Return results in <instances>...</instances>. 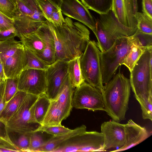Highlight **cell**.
Returning a JSON list of instances; mask_svg holds the SVG:
<instances>
[{"mask_svg": "<svg viewBox=\"0 0 152 152\" xmlns=\"http://www.w3.org/2000/svg\"><path fill=\"white\" fill-rule=\"evenodd\" d=\"M48 22L54 37L56 61H69L80 56L90 40V32L87 28L67 17L60 26H54Z\"/></svg>", "mask_w": 152, "mask_h": 152, "instance_id": "cell-1", "label": "cell"}, {"mask_svg": "<svg viewBox=\"0 0 152 152\" xmlns=\"http://www.w3.org/2000/svg\"><path fill=\"white\" fill-rule=\"evenodd\" d=\"M131 88L129 80L120 71L104 86V111L113 120L119 122L125 119Z\"/></svg>", "mask_w": 152, "mask_h": 152, "instance_id": "cell-2", "label": "cell"}, {"mask_svg": "<svg viewBox=\"0 0 152 152\" xmlns=\"http://www.w3.org/2000/svg\"><path fill=\"white\" fill-rule=\"evenodd\" d=\"M152 47L144 52L130 72L129 81L135 96H152Z\"/></svg>", "mask_w": 152, "mask_h": 152, "instance_id": "cell-3", "label": "cell"}, {"mask_svg": "<svg viewBox=\"0 0 152 152\" xmlns=\"http://www.w3.org/2000/svg\"><path fill=\"white\" fill-rule=\"evenodd\" d=\"M132 43L129 37L118 38L106 51L100 52L101 67L103 84H107L114 76L118 68L129 52Z\"/></svg>", "mask_w": 152, "mask_h": 152, "instance_id": "cell-4", "label": "cell"}, {"mask_svg": "<svg viewBox=\"0 0 152 152\" xmlns=\"http://www.w3.org/2000/svg\"><path fill=\"white\" fill-rule=\"evenodd\" d=\"M95 20L96 30L94 33L97 38V45L101 52L111 47L118 38L132 36L118 22L111 10L106 14L99 15Z\"/></svg>", "mask_w": 152, "mask_h": 152, "instance_id": "cell-5", "label": "cell"}, {"mask_svg": "<svg viewBox=\"0 0 152 152\" xmlns=\"http://www.w3.org/2000/svg\"><path fill=\"white\" fill-rule=\"evenodd\" d=\"M38 96L27 94L17 111L6 123L9 133L34 132L41 126L34 117L35 104Z\"/></svg>", "mask_w": 152, "mask_h": 152, "instance_id": "cell-6", "label": "cell"}, {"mask_svg": "<svg viewBox=\"0 0 152 152\" xmlns=\"http://www.w3.org/2000/svg\"><path fill=\"white\" fill-rule=\"evenodd\" d=\"M100 51L94 40L88 42L80 58V66L85 82L98 89L102 93V83Z\"/></svg>", "mask_w": 152, "mask_h": 152, "instance_id": "cell-7", "label": "cell"}, {"mask_svg": "<svg viewBox=\"0 0 152 152\" xmlns=\"http://www.w3.org/2000/svg\"><path fill=\"white\" fill-rule=\"evenodd\" d=\"M104 142L102 133L86 131L63 143L53 152L104 151Z\"/></svg>", "mask_w": 152, "mask_h": 152, "instance_id": "cell-8", "label": "cell"}, {"mask_svg": "<svg viewBox=\"0 0 152 152\" xmlns=\"http://www.w3.org/2000/svg\"><path fill=\"white\" fill-rule=\"evenodd\" d=\"M75 89L72 96V107L93 111H104L102 93L98 89L86 82Z\"/></svg>", "mask_w": 152, "mask_h": 152, "instance_id": "cell-9", "label": "cell"}, {"mask_svg": "<svg viewBox=\"0 0 152 152\" xmlns=\"http://www.w3.org/2000/svg\"><path fill=\"white\" fill-rule=\"evenodd\" d=\"M138 9L137 0H113L111 10L115 17L132 35L137 29L135 15Z\"/></svg>", "mask_w": 152, "mask_h": 152, "instance_id": "cell-10", "label": "cell"}, {"mask_svg": "<svg viewBox=\"0 0 152 152\" xmlns=\"http://www.w3.org/2000/svg\"><path fill=\"white\" fill-rule=\"evenodd\" d=\"M45 70L28 69L23 70L18 78V90L39 96L45 93Z\"/></svg>", "mask_w": 152, "mask_h": 152, "instance_id": "cell-11", "label": "cell"}, {"mask_svg": "<svg viewBox=\"0 0 152 152\" xmlns=\"http://www.w3.org/2000/svg\"><path fill=\"white\" fill-rule=\"evenodd\" d=\"M68 62L57 60L45 70V94L50 100L57 97L68 74Z\"/></svg>", "mask_w": 152, "mask_h": 152, "instance_id": "cell-12", "label": "cell"}, {"mask_svg": "<svg viewBox=\"0 0 152 152\" xmlns=\"http://www.w3.org/2000/svg\"><path fill=\"white\" fill-rule=\"evenodd\" d=\"M60 8L64 15L78 21L88 27L93 33L95 32V19L88 9L79 0H61Z\"/></svg>", "mask_w": 152, "mask_h": 152, "instance_id": "cell-13", "label": "cell"}, {"mask_svg": "<svg viewBox=\"0 0 152 152\" xmlns=\"http://www.w3.org/2000/svg\"><path fill=\"white\" fill-rule=\"evenodd\" d=\"M101 133L104 137V148H120L125 142V124L112 120L103 122L101 126Z\"/></svg>", "mask_w": 152, "mask_h": 152, "instance_id": "cell-14", "label": "cell"}, {"mask_svg": "<svg viewBox=\"0 0 152 152\" xmlns=\"http://www.w3.org/2000/svg\"><path fill=\"white\" fill-rule=\"evenodd\" d=\"M125 142L124 145L111 152H119L131 148L148 138L150 133L146 129L129 119L125 124Z\"/></svg>", "mask_w": 152, "mask_h": 152, "instance_id": "cell-15", "label": "cell"}, {"mask_svg": "<svg viewBox=\"0 0 152 152\" xmlns=\"http://www.w3.org/2000/svg\"><path fill=\"white\" fill-rule=\"evenodd\" d=\"M43 39L45 42L44 50L39 57L50 65L56 61V50L54 37L47 21L35 32Z\"/></svg>", "mask_w": 152, "mask_h": 152, "instance_id": "cell-16", "label": "cell"}, {"mask_svg": "<svg viewBox=\"0 0 152 152\" xmlns=\"http://www.w3.org/2000/svg\"><path fill=\"white\" fill-rule=\"evenodd\" d=\"M75 88L71 84L68 74L58 95L53 99L62 109L65 119L69 116L73 108L72 99Z\"/></svg>", "mask_w": 152, "mask_h": 152, "instance_id": "cell-17", "label": "cell"}, {"mask_svg": "<svg viewBox=\"0 0 152 152\" xmlns=\"http://www.w3.org/2000/svg\"><path fill=\"white\" fill-rule=\"evenodd\" d=\"M24 56V46L3 62L4 73L7 78H18L23 69Z\"/></svg>", "mask_w": 152, "mask_h": 152, "instance_id": "cell-18", "label": "cell"}, {"mask_svg": "<svg viewBox=\"0 0 152 152\" xmlns=\"http://www.w3.org/2000/svg\"><path fill=\"white\" fill-rule=\"evenodd\" d=\"M86 131V127L83 125L71 131L56 136H52L45 141L37 152H53L61 144L69 139Z\"/></svg>", "mask_w": 152, "mask_h": 152, "instance_id": "cell-19", "label": "cell"}, {"mask_svg": "<svg viewBox=\"0 0 152 152\" xmlns=\"http://www.w3.org/2000/svg\"><path fill=\"white\" fill-rule=\"evenodd\" d=\"M27 94L25 92L18 90L14 96L7 102L1 113L0 120L6 124L20 105Z\"/></svg>", "mask_w": 152, "mask_h": 152, "instance_id": "cell-20", "label": "cell"}, {"mask_svg": "<svg viewBox=\"0 0 152 152\" xmlns=\"http://www.w3.org/2000/svg\"><path fill=\"white\" fill-rule=\"evenodd\" d=\"M23 45L39 58L43 52L45 47L44 41L36 32L27 35H21L19 38Z\"/></svg>", "mask_w": 152, "mask_h": 152, "instance_id": "cell-21", "label": "cell"}, {"mask_svg": "<svg viewBox=\"0 0 152 152\" xmlns=\"http://www.w3.org/2000/svg\"><path fill=\"white\" fill-rule=\"evenodd\" d=\"M65 119L62 109L54 100H51L50 105L41 125L50 126L61 125L62 121Z\"/></svg>", "mask_w": 152, "mask_h": 152, "instance_id": "cell-22", "label": "cell"}, {"mask_svg": "<svg viewBox=\"0 0 152 152\" xmlns=\"http://www.w3.org/2000/svg\"><path fill=\"white\" fill-rule=\"evenodd\" d=\"M80 57H76L68 62V74L74 88L79 87L85 82L80 66Z\"/></svg>", "mask_w": 152, "mask_h": 152, "instance_id": "cell-23", "label": "cell"}, {"mask_svg": "<svg viewBox=\"0 0 152 152\" xmlns=\"http://www.w3.org/2000/svg\"><path fill=\"white\" fill-rule=\"evenodd\" d=\"M129 37L132 44L129 52L122 61L121 65L125 66L130 72L144 52L147 49L142 48L138 45L130 36Z\"/></svg>", "mask_w": 152, "mask_h": 152, "instance_id": "cell-24", "label": "cell"}, {"mask_svg": "<svg viewBox=\"0 0 152 152\" xmlns=\"http://www.w3.org/2000/svg\"><path fill=\"white\" fill-rule=\"evenodd\" d=\"M24 47L23 70L28 69H46L50 65L46 64L37 55Z\"/></svg>", "mask_w": 152, "mask_h": 152, "instance_id": "cell-25", "label": "cell"}, {"mask_svg": "<svg viewBox=\"0 0 152 152\" xmlns=\"http://www.w3.org/2000/svg\"><path fill=\"white\" fill-rule=\"evenodd\" d=\"M51 100L45 93L38 96L35 104L34 115L37 122L41 124L48 110Z\"/></svg>", "mask_w": 152, "mask_h": 152, "instance_id": "cell-26", "label": "cell"}, {"mask_svg": "<svg viewBox=\"0 0 152 152\" xmlns=\"http://www.w3.org/2000/svg\"><path fill=\"white\" fill-rule=\"evenodd\" d=\"M23 46L20 41L15 39L0 41V59L2 62Z\"/></svg>", "mask_w": 152, "mask_h": 152, "instance_id": "cell-27", "label": "cell"}, {"mask_svg": "<svg viewBox=\"0 0 152 152\" xmlns=\"http://www.w3.org/2000/svg\"><path fill=\"white\" fill-rule=\"evenodd\" d=\"M89 9L99 15L105 14L111 10L113 0H80Z\"/></svg>", "mask_w": 152, "mask_h": 152, "instance_id": "cell-28", "label": "cell"}, {"mask_svg": "<svg viewBox=\"0 0 152 152\" xmlns=\"http://www.w3.org/2000/svg\"><path fill=\"white\" fill-rule=\"evenodd\" d=\"M31 133L10 132L9 133L11 141L20 152H28Z\"/></svg>", "mask_w": 152, "mask_h": 152, "instance_id": "cell-29", "label": "cell"}, {"mask_svg": "<svg viewBox=\"0 0 152 152\" xmlns=\"http://www.w3.org/2000/svg\"><path fill=\"white\" fill-rule=\"evenodd\" d=\"M137 29L141 32L152 34V18L146 15L137 12L135 15Z\"/></svg>", "mask_w": 152, "mask_h": 152, "instance_id": "cell-30", "label": "cell"}, {"mask_svg": "<svg viewBox=\"0 0 152 152\" xmlns=\"http://www.w3.org/2000/svg\"><path fill=\"white\" fill-rule=\"evenodd\" d=\"M139 103L143 119L152 121V96L148 98L135 96Z\"/></svg>", "mask_w": 152, "mask_h": 152, "instance_id": "cell-31", "label": "cell"}, {"mask_svg": "<svg viewBox=\"0 0 152 152\" xmlns=\"http://www.w3.org/2000/svg\"><path fill=\"white\" fill-rule=\"evenodd\" d=\"M39 6L45 18L49 21L53 12L60 7L50 0H37Z\"/></svg>", "mask_w": 152, "mask_h": 152, "instance_id": "cell-32", "label": "cell"}, {"mask_svg": "<svg viewBox=\"0 0 152 152\" xmlns=\"http://www.w3.org/2000/svg\"><path fill=\"white\" fill-rule=\"evenodd\" d=\"M71 130L61 125L50 126L41 125L34 132H45L53 136H56L68 132Z\"/></svg>", "mask_w": 152, "mask_h": 152, "instance_id": "cell-33", "label": "cell"}, {"mask_svg": "<svg viewBox=\"0 0 152 152\" xmlns=\"http://www.w3.org/2000/svg\"><path fill=\"white\" fill-rule=\"evenodd\" d=\"M0 142L2 145L20 152L11 141L6 124L0 120Z\"/></svg>", "mask_w": 152, "mask_h": 152, "instance_id": "cell-34", "label": "cell"}, {"mask_svg": "<svg viewBox=\"0 0 152 152\" xmlns=\"http://www.w3.org/2000/svg\"><path fill=\"white\" fill-rule=\"evenodd\" d=\"M132 36L142 48L146 49L152 47V34L144 33L137 29Z\"/></svg>", "mask_w": 152, "mask_h": 152, "instance_id": "cell-35", "label": "cell"}, {"mask_svg": "<svg viewBox=\"0 0 152 152\" xmlns=\"http://www.w3.org/2000/svg\"><path fill=\"white\" fill-rule=\"evenodd\" d=\"M18 78H7L5 81V94L6 102H8L18 91Z\"/></svg>", "mask_w": 152, "mask_h": 152, "instance_id": "cell-36", "label": "cell"}, {"mask_svg": "<svg viewBox=\"0 0 152 152\" xmlns=\"http://www.w3.org/2000/svg\"><path fill=\"white\" fill-rule=\"evenodd\" d=\"M16 8V3L12 0H0V11L11 19H13Z\"/></svg>", "mask_w": 152, "mask_h": 152, "instance_id": "cell-37", "label": "cell"}, {"mask_svg": "<svg viewBox=\"0 0 152 152\" xmlns=\"http://www.w3.org/2000/svg\"><path fill=\"white\" fill-rule=\"evenodd\" d=\"M45 141L37 132H31L30 136L28 152H36L44 144Z\"/></svg>", "mask_w": 152, "mask_h": 152, "instance_id": "cell-38", "label": "cell"}, {"mask_svg": "<svg viewBox=\"0 0 152 152\" xmlns=\"http://www.w3.org/2000/svg\"><path fill=\"white\" fill-rule=\"evenodd\" d=\"M28 5L31 9L41 21L45 22L47 20L43 16L42 13L39 8L37 0H23Z\"/></svg>", "mask_w": 152, "mask_h": 152, "instance_id": "cell-39", "label": "cell"}, {"mask_svg": "<svg viewBox=\"0 0 152 152\" xmlns=\"http://www.w3.org/2000/svg\"><path fill=\"white\" fill-rule=\"evenodd\" d=\"M14 26L13 20L0 11V31L8 29Z\"/></svg>", "mask_w": 152, "mask_h": 152, "instance_id": "cell-40", "label": "cell"}, {"mask_svg": "<svg viewBox=\"0 0 152 152\" xmlns=\"http://www.w3.org/2000/svg\"><path fill=\"white\" fill-rule=\"evenodd\" d=\"M55 26H60L64 22L61 9L53 12L49 21Z\"/></svg>", "mask_w": 152, "mask_h": 152, "instance_id": "cell-41", "label": "cell"}, {"mask_svg": "<svg viewBox=\"0 0 152 152\" xmlns=\"http://www.w3.org/2000/svg\"><path fill=\"white\" fill-rule=\"evenodd\" d=\"M15 37H17V32L14 26L8 29L0 31V41L14 39Z\"/></svg>", "mask_w": 152, "mask_h": 152, "instance_id": "cell-42", "label": "cell"}, {"mask_svg": "<svg viewBox=\"0 0 152 152\" xmlns=\"http://www.w3.org/2000/svg\"><path fill=\"white\" fill-rule=\"evenodd\" d=\"M143 13L152 18V0H142Z\"/></svg>", "mask_w": 152, "mask_h": 152, "instance_id": "cell-43", "label": "cell"}, {"mask_svg": "<svg viewBox=\"0 0 152 152\" xmlns=\"http://www.w3.org/2000/svg\"><path fill=\"white\" fill-rule=\"evenodd\" d=\"M5 81L0 85V118L7 102L5 94Z\"/></svg>", "mask_w": 152, "mask_h": 152, "instance_id": "cell-44", "label": "cell"}, {"mask_svg": "<svg viewBox=\"0 0 152 152\" xmlns=\"http://www.w3.org/2000/svg\"><path fill=\"white\" fill-rule=\"evenodd\" d=\"M7 79L4 69L3 63L0 59V85L4 83Z\"/></svg>", "mask_w": 152, "mask_h": 152, "instance_id": "cell-45", "label": "cell"}, {"mask_svg": "<svg viewBox=\"0 0 152 152\" xmlns=\"http://www.w3.org/2000/svg\"><path fill=\"white\" fill-rule=\"evenodd\" d=\"M60 7L61 3V0H50Z\"/></svg>", "mask_w": 152, "mask_h": 152, "instance_id": "cell-46", "label": "cell"}, {"mask_svg": "<svg viewBox=\"0 0 152 152\" xmlns=\"http://www.w3.org/2000/svg\"><path fill=\"white\" fill-rule=\"evenodd\" d=\"M12 1H13L14 2H15L16 3V2L18 1V0H12Z\"/></svg>", "mask_w": 152, "mask_h": 152, "instance_id": "cell-47", "label": "cell"}, {"mask_svg": "<svg viewBox=\"0 0 152 152\" xmlns=\"http://www.w3.org/2000/svg\"><path fill=\"white\" fill-rule=\"evenodd\" d=\"M0 143H1V142H0Z\"/></svg>", "mask_w": 152, "mask_h": 152, "instance_id": "cell-48", "label": "cell"}]
</instances>
